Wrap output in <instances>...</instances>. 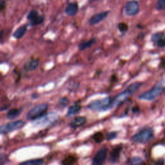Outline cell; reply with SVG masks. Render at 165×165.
<instances>
[{"label":"cell","instance_id":"6da1fadb","mask_svg":"<svg viewBox=\"0 0 165 165\" xmlns=\"http://www.w3.org/2000/svg\"><path fill=\"white\" fill-rule=\"evenodd\" d=\"M154 133L151 128H146L135 133L132 137L131 141L133 143L145 144L150 141L154 137Z\"/></svg>","mask_w":165,"mask_h":165},{"label":"cell","instance_id":"7a4b0ae2","mask_svg":"<svg viewBox=\"0 0 165 165\" xmlns=\"http://www.w3.org/2000/svg\"><path fill=\"white\" fill-rule=\"evenodd\" d=\"M165 86L163 82H159L147 92H145L139 97V99L144 101H153L161 95L164 91Z\"/></svg>","mask_w":165,"mask_h":165},{"label":"cell","instance_id":"3957f363","mask_svg":"<svg viewBox=\"0 0 165 165\" xmlns=\"http://www.w3.org/2000/svg\"><path fill=\"white\" fill-rule=\"evenodd\" d=\"M111 98L105 97L101 99H96L92 101L87 108L96 112L107 111L111 108Z\"/></svg>","mask_w":165,"mask_h":165},{"label":"cell","instance_id":"277c9868","mask_svg":"<svg viewBox=\"0 0 165 165\" xmlns=\"http://www.w3.org/2000/svg\"><path fill=\"white\" fill-rule=\"evenodd\" d=\"M48 105L46 103L39 104L35 106L28 112L27 118L29 120H36L44 116L48 110Z\"/></svg>","mask_w":165,"mask_h":165},{"label":"cell","instance_id":"5b68a950","mask_svg":"<svg viewBox=\"0 0 165 165\" xmlns=\"http://www.w3.org/2000/svg\"><path fill=\"white\" fill-rule=\"evenodd\" d=\"M25 123L23 121L18 120L0 126V134H5L23 127Z\"/></svg>","mask_w":165,"mask_h":165},{"label":"cell","instance_id":"8992f818","mask_svg":"<svg viewBox=\"0 0 165 165\" xmlns=\"http://www.w3.org/2000/svg\"><path fill=\"white\" fill-rule=\"evenodd\" d=\"M131 95H132V94L127 88L124 91L119 94L118 95H117L113 99L111 100V108L112 109L121 105Z\"/></svg>","mask_w":165,"mask_h":165},{"label":"cell","instance_id":"52a82bcc","mask_svg":"<svg viewBox=\"0 0 165 165\" xmlns=\"http://www.w3.org/2000/svg\"><path fill=\"white\" fill-rule=\"evenodd\" d=\"M107 148H103L98 152L94 156L92 159V164L94 165H101L103 164L106 160L107 155Z\"/></svg>","mask_w":165,"mask_h":165},{"label":"cell","instance_id":"ba28073f","mask_svg":"<svg viewBox=\"0 0 165 165\" xmlns=\"http://www.w3.org/2000/svg\"><path fill=\"white\" fill-rule=\"evenodd\" d=\"M139 12V4L136 1H129L125 7L126 14L131 16L137 14Z\"/></svg>","mask_w":165,"mask_h":165},{"label":"cell","instance_id":"9c48e42d","mask_svg":"<svg viewBox=\"0 0 165 165\" xmlns=\"http://www.w3.org/2000/svg\"><path fill=\"white\" fill-rule=\"evenodd\" d=\"M122 150V147L121 145L116 147L113 148L110 155V162L112 163H116L119 161L120 158V154Z\"/></svg>","mask_w":165,"mask_h":165},{"label":"cell","instance_id":"30bf717a","mask_svg":"<svg viewBox=\"0 0 165 165\" xmlns=\"http://www.w3.org/2000/svg\"><path fill=\"white\" fill-rule=\"evenodd\" d=\"M108 13H109L108 11H105V12H103V13L94 15L93 16L90 18L88 22L90 25L97 24V23L103 21L104 19L107 18Z\"/></svg>","mask_w":165,"mask_h":165},{"label":"cell","instance_id":"8fae6325","mask_svg":"<svg viewBox=\"0 0 165 165\" xmlns=\"http://www.w3.org/2000/svg\"><path fill=\"white\" fill-rule=\"evenodd\" d=\"M86 121V119L85 117H82V116L76 117L73 119L72 122L70 123V127L72 128H77L85 124Z\"/></svg>","mask_w":165,"mask_h":165},{"label":"cell","instance_id":"7c38bea8","mask_svg":"<svg viewBox=\"0 0 165 165\" xmlns=\"http://www.w3.org/2000/svg\"><path fill=\"white\" fill-rule=\"evenodd\" d=\"M39 65L38 60H32L27 62L24 66V69L27 71H33L36 70Z\"/></svg>","mask_w":165,"mask_h":165},{"label":"cell","instance_id":"4fadbf2b","mask_svg":"<svg viewBox=\"0 0 165 165\" xmlns=\"http://www.w3.org/2000/svg\"><path fill=\"white\" fill-rule=\"evenodd\" d=\"M78 10V5L76 3H70L66 7L65 9V13L66 14L69 15H74Z\"/></svg>","mask_w":165,"mask_h":165},{"label":"cell","instance_id":"5bb4252c","mask_svg":"<svg viewBox=\"0 0 165 165\" xmlns=\"http://www.w3.org/2000/svg\"><path fill=\"white\" fill-rule=\"evenodd\" d=\"M96 40L95 38H92V39H91V40H90L88 41L81 42L79 45V49L81 51H83L85 50L88 49L90 48V47H91L94 44V43H96Z\"/></svg>","mask_w":165,"mask_h":165},{"label":"cell","instance_id":"9a60e30c","mask_svg":"<svg viewBox=\"0 0 165 165\" xmlns=\"http://www.w3.org/2000/svg\"><path fill=\"white\" fill-rule=\"evenodd\" d=\"M81 110V106L80 104H74V105L71 106L67 112V116H72L76 114V113H79L80 111Z\"/></svg>","mask_w":165,"mask_h":165},{"label":"cell","instance_id":"2e32d148","mask_svg":"<svg viewBox=\"0 0 165 165\" xmlns=\"http://www.w3.org/2000/svg\"><path fill=\"white\" fill-rule=\"evenodd\" d=\"M22 112L21 109H18V108H13L11 109L8 112L7 116L10 119H14L17 118V117L21 114Z\"/></svg>","mask_w":165,"mask_h":165},{"label":"cell","instance_id":"e0dca14e","mask_svg":"<svg viewBox=\"0 0 165 165\" xmlns=\"http://www.w3.org/2000/svg\"><path fill=\"white\" fill-rule=\"evenodd\" d=\"M26 31H27V26L26 25L21 26L20 27H19V28L15 31L14 33L13 34V36L15 39H21L25 35Z\"/></svg>","mask_w":165,"mask_h":165},{"label":"cell","instance_id":"ac0fdd59","mask_svg":"<svg viewBox=\"0 0 165 165\" xmlns=\"http://www.w3.org/2000/svg\"><path fill=\"white\" fill-rule=\"evenodd\" d=\"M77 158L74 155H69L65 158L62 161V164L64 165H71L77 162Z\"/></svg>","mask_w":165,"mask_h":165},{"label":"cell","instance_id":"d6986e66","mask_svg":"<svg viewBox=\"0 0 165 165\" xmlns=\"http://www.w3.org/2000/svg\"><path fill=\"white\" fill-rule=\"evenodd\" d=\"M93 140L95 141L96 143H101L103 142L105 139V136L102 132H98L94 133L92 136Z\"/></svg>","mask_w":165,"mask_h":165},{"label":"cell","instance_id":"ffe728a7","mask_svg":"<svg viewBox=\"0 0 165 165\" xmlns=\"http://www.w3.org/2000/svg\"><path fill=\"white\" fill-rule=\"evenodd\" d=\"M141 85H142V83H141V82H134V83H133L130 86H128L127 87V89L132 94H133L139 90V88H140V86Z\"/></svg>","mask_w":165,"mask_h":165},{"label":"cell","instance_id":"44dd1931","mask_svg":"<svg viewBox=\"0 0 165 165\" xmlns=\"http://www.w3.org/2000/svg\"><path fill=\"white\" fill-rule=\"evenodd\" d=\"M42 164H43V160L41 159L29 160V161H25L20 163V164H25V165H40Z\"/></svg>","mask_w":165,"mask_h":165},{"label":"cell","instance_id":"7402d4cb","mask_svg":"<svg viewBox=\"0 0 165 165\" xmlns=\"http://www.w3.org/2000/svg\"><path fill=\"white\" fill-rule=\"evenodd\" d=\"M43 21H44V16H43V15H38L36 18H34L33 19V20L30 21V24L32 26L38 25L41 24V23H43Z\"/></svg>","mask_w":165,"mask_h":165},{"label":"cell","instance_id":"603a6c76","mask_svg":"<svg viewBox=\"0 0 165 165\" xmlns=\"http://www.w3.org/2000/svg\"><path fill=\"white\" fill-rule=\"evenodd\" d=\"M143 163V159L141 158L139 156H135L133 157L130 159L129 160V161L127 163L128 164H140Z\"/></svg>","mask_w":165,"mask_h":165},{"label":"cell","instance_id":"cb8c5ba5","mask_svg":"<svg viewBox=\"0 0 165 165\" xmlns=\"http://www.w3.org/2000/svg\"><path fill=\"white\" fill-rule=\"evenodd\" d=\"M117 136V132H109L107 133V134L105 136V138L107 141H111L113 139H115L116 137Z\"/></svg>","mask_w":165,"mask_h":165},{"label":"cell","instance_id":"d4e9b609","mask_svg":"<svg viewBox=\"0 0 165 165\" xmlns=\"http://www.w3.org/2000/svg\"><path fill=\"white\" fill-rule=\"evenodd\" d=\"M163 34L162 32L155 33L152 36L151 40L154 43H156L159 40H160L161 38H163Z\"/></svg>","mask_w":165,"mask_h":165},{"label":"cell","instance_id":"484cf974","mask_svg":"<svg viewBox=\"0 0 165 165\" xmlns=\"http://www.w3.org/2000/svg\"><path fill=\"white\" fill-rule=\"evenodd\" d=\"M38 15V13L36 10H31L29 13L28 15H27V19L30 21H32L34 18H36Z\"/></svg>","mask_w":165,"mask_h":165},{"label":"cell","instance_id":"4316f807","mask_svg":"<svg viewBox=\"0 0 165 165\" xmlns=\"http://www.w3.org/2000/svg\"><path fill=\"white\" fill-rule=\"evenodd\" d=\"M118 29L120 32H125L128 30V26L127 23H120L118 25Z\"/></svg>","mask_w":165,"mask_h":165},{"label":"cell","instance_id":"83f0119b","mask_svg":"<svg viewBox=\"0 0 165 165\" xmlns=\"http://www.w3.org/2000/svg\"><path fill=\"white\" fill-rule=\"evenodd\" d=\"M69 102H70V101H69V99H68V98L62 97L60 99V101H59V104H60V105L61 106V107H65L69 105Z\"/></svg>","mask_w":165,"mask_h":165},{"label":"cell","instance_id":"f1b7e54d","mask_svg":"<svg viewBox=\"0 0 165 165\" xmlns=\"http://www.w3.org/2000/svg\"><path fill=\"white\" fill-rule=\"evenodd\" d=\"M157 9L159 10L165 9V0H158Z\"/></svg>","mask_w":165,"mask_h":165},{"label":"cell","instance_id":"f546056e","mask_svg":"<svg viewBox=\"0 0 165 165\" xmlns=\"http://www.w3.org/2000/svg\"><path fill=\"white\" fill-rule=\"evenodd\" d=\"M8 161V156L5 154H0V164H5Z\"/></svg>","mask_w":165,"mask_h":165},{"label":"cell","instance_id":"4dcf8cb0","mask_svg":"<svg viewBox=\"0 0 165 165\" xmlns=\"http://www.w3.org/2000/svg\"><path fill=\"white\" fill-rule=\"evenodd\" d=\"M157 43V45H158L159 47H164L165 46V40L164 39H163L161 38L160 40H159L158 41L156 42Z\"/></svg>","mask_w":165,"mask_h":165},{"label":"cell","instance_id":"1f68e13d","mask_svg":"<svg viewBox=\"0 0 165 165\" xmlns=\"http://www.w3.org/2000/svg\"><path fill=\"white\" fill-rule=\"evenodd\" d=\"M5 8V1L4 0H0V11L3 10Z\"/></svg>","mask_w":165,"mask_h":165},{"label":"cell","instance_id":"d6a6232c","mask_svg":"<svg viewBox=\"0 0 165 165\" xmlns=\"http://www.w3.org/2000/svg\"><path fill=\"white\" fill-rule=\"evenodd\" d=\"M132 110L133 113H137L138 112L139 110V108L138 107H137V106H136V107H133L132 109Z\"/></svg>","mask_w":165,"mask_h":165},{"label":"cell","instance_id":"836d02e7","mask_svg":"<svg viewBox=\"0 0 165 165\" xmlns=\"http://www.w3.org/2000/svg\"><path fill=\"white\" fill-rule=\"evenodd\" d=\"M4 34L3 31H0V40H1Z\"/></svg>","mask_w":165,"mask_h":165},{"label":"cell","instance_id":"e575fe53","mask_svg":"<svg viewBox=\"0 0 165 165\" xmlns=\"http://www.w3.org/2000/svg\"><path fill=\"white\" fill-rule=\"evenodd\" d=\"M164 136H165V132H164Z\"/></svg>","mask_w":165,"mask_h":165}]
</instances>
